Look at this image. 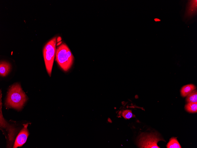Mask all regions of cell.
<instances>
[{
    "mask_svg": "<svg viewBox=\"0 0 197 148\" xmlns=\"http://www.w3.org/2000/svg\"><path fill=\"white\" fill-rule=\"evenodd\" d=\"M185 108L188 112L195 113L197 112V103H188L185 105Z\"/></svg>",
    "mask_w": 197,
    "mask_h": 148,
    "instance_id": "30bf717a",
    "label": "cell"
},
{
    "mask_svg": "<svg viewBox=\"0 0 197 148\" xmlns=\"http://www.w3.org/2000/svg\"><path fill=\"white\" fill-rule=\"evenodd\" d=\"M27 99L20 85L17 83L12 85L9 89L6 105L8 107L20 109L22 107Z\"/></svg>",
    "mask_w": 197,
    "mask_h": 148,
    "instance_id": "6da1fadb",
    "label": "cell"
},
{
    "mask_svg": "<svg viewBox=\"0 0 197 148\" xmlns=\"http://www.w3.org/2000/svg\"><path fill=\"white\" fill-rule=\"evenodd\" d=\"M11 68L10 64L6 62L2 61L0 64V74L2 76H6L9 73Z\"/></svg>",
    "mask_w": 197,
    "mask_h": 148,
    "instance_id": "8992f818",
    "label": "cell"
},
{
    "mask_svg": "<svg viewBox=\"0 0 197 148\" xmlns=\"http://www.w3.org/2000/svg\"><path fill=\"white\" fill-rule=\"evenodd\" d=\"M196 87L192 84L186 85L183 86L180 90L181 95L183 97L187 96L189 94L196 89Z\"/></svg>",
    "mask_w": 197,
    "mask_h": 148,
    "instance_id": "52a82bcc",
    "label": "cell"
},
{
    "mask_svg": "<svg viewBox=\"0 0 197 148\" xmlns=\"http://www.w3.org/2000/svg\"><path fill=\"white\" fill-rule=\"evenodd\" d=\"M167 148H181L177 139L175 137H172L170 140L167 145Z\"/></svg>",
    "mask_w": 197,
    "mask_h": 148,
    "instance_id": "9c48e42d",
    "label": "cell"
},
{
    "mask_svg": "<svg viewBox=\"0 0 197 148\" xmlns=\"http://www.w3.org/2000/svg\"><path fill=\"white\" fill-rule=\"evenodd\" d=\"M56 42L57 38H53L46 44L43 50V55L46 70L50 76L56 54Z\"/></svg>",
    "mask_w": 197,
    "mask_h": 148,
    "instance_id": "3957f363",
    "label": "cell"
},
{
    "mask_svg": "<svg viewBox=\"0 0 197 148\" xmlns=\"http://www.w3.org/2000/svg\"><path fill=\"white\" fill-rule=\"evenodd\" d=\"M28 124L25 125L24 128L20 131L15 140L14 148H16L22 146L26 142L29 135L27 129Z\"/></svg>",
    "mask_w": 197,
    "mask_h": 148,
    "instance_id": "5b68a950",
    "label": "cell"
},
{
    "mask_svg": "<svg viewBox=\"0 0 197 148\" xmlns=\"http://www.w3.org/2000/svg\"><path fill=\"white\" fill-rule=\"evenodd\" d=\"M122 116L125 119H129L134 116L130 110H124L122 113Z\"/></svg>",
    "mask_w": 197,
    "mask_h": 148,
    "instance_id": "8fae6325",
    "label": "cell"
},
{
    "mask_svg": "<svg viewBox=\"0 0 197 148\" xmlns=\"http://www.w3.org/2000/svg\"><path fill=\"white\" fill-rule=\"evenodd\" d=\"M56 60L64 71L68 70L71 66L74 57L70 50L65 43H63L56 49Z\"/></svg>",
    "mask_w": 197,
    "mask_h": 148,
    "instance_id": "7a4b0ae2",
    "label": "cell"
},
{
    "mask_svg": "<svg viewBox=\"0 0 197 148\" xmlns=\"http://www.w3.org/2000/svg\"><path fill=\"white\" fill-rule=\"evenodd\" d=\"M108 121L110 123H111L112 122V121L111 120V119L110 118H108Z\"/></svg>",
    "mask_w": 197,
    "mask_h": 148,
    "instance_id": "7c38bea8",
    "label": "cell"
},
{
    "mask_svg": "<svg viewBox=\"0 0 197 148\" xmlns=\"http://www.w3.org/2000/svg\"><path fill=\"white\" fill-rule=\"evenodd\" d=\"M160 141H165L157 133H141L138 136L137 145L139 148H160L157 143Z\"/></svg>",
    "mask_w": 197,
    "mask_h": 148,
    "instance_id": "277c9868",
    "label": "cell"
},
{
    "mask_svg": "<svg viewBox=\"0 0 197 148\" xmlns=\"http://www.w3.org/2000/svg\"><path fill=\"white\" fill-rule=\"evenodd\" d=\"M186 101L188 103H197V91L194 90L189 94L186 98Z\"/></svg>",
    "mask_w": 197,
    "mask_h": 148,
    "instance_id": "ba28073f",
    "label": "cell"
}]
</instances>
